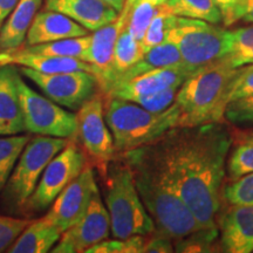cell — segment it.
<instances>
[{"instance_id":"cell-1","label":"cell","mask_w":253,"mask_h":253,"mask_svg":"<svg viewBox=\"0 0 253 253\" xmlns=\"http://www.w3.org/2000/svg\"><path fill=\"white\" fill-rule=\"evenodd\" d=\"M233 136L223 121L175 126L131 151L181 196L199 223L216 226ZM129 151V150H128Z\"/></svg>"},{"instance_id":"cell-2","label":"cell","mask_w":253,"mask_h":253,"mask_svg":"<svg viewBox=\"0 0 253 253\" xmlns=\"http://www.w3.org/2000/svg\"><path fill=\"white\" fill-rule=\"evenodd\" d=\"M123 154L126 163L134 171L136 188L157 231L175 240L205 227L196 219L181 196L149 164L131 150Z\"/></svg>"},{"instance_id":"cell-3","label":"cell","mask_w":253,"mask_h":253,"mask_svg":"<svg viewBox=\"0 0 253 253\" xmlns=\"http://www.w3.org/2000/svg\"><path fill=\"white\" fill-rule=\"evenodd\" d=\"M240 67H233L227 56L196 71L183 82L175 103L181 110L182 126L223 121L224 97Z\"/></svg>"},{"instance_id":"cell-4","label":"cell","mask_w":253,"mask_h":253,"mask_svg":"<svg viewBox=\"0 0 253 253\" xmlns=\"http://www.w3.org/2000/svg\"><path fill=\"white\" fill-rule=\"evenodd\" d=\"M104 118L112 131L116 151L144 147L167 131L182 126V114L176 103L161 113H153L130 101L108 97Z\"/></svg>"},{"instance_id":"cell-5","label":"cell","mask_w":253,"mask_h":253,"mask_svg":"<svg viewBox=\"0 0 253 253\" xmlns=\"http://www.w3.org/2000/svg\"><path fill=\"white\" fill-rule=\"evenodd\" d=\"M104 201L110 218V232L114 238L148 236L156 231L153 218L136 188L134 171L126 163L116 166L110 171Z\"/></svg>"},{"instance_id":"cell-6","label":"cell","mask_w":253,"mask_h":253,"mask_svg":"<svg viewBox=\"0 0 253 253\" xmlns=\"http://www.w3.org/2000/svg\"><path fill=\"white\" fill-rule=\"evenodd\" d=\"M167 40L175 43L183 62L197 68L232 52V31L197 19L177 17Z\"/></svg>"},{"instance_id":"cell-7","label":"cell","mask_w":253,"mask_h":253,"mask_svg":"<svg viewBox=\"0 0 253 253\" xmlns=\"http://www.w3.org/2000/svg\"><path fill=\"white\" fill-rule=\"evenodd\" d=\"M68 143V138L41 135L28 141L4 189L6 203L14 208H24L36 190L43 170Z\"/></svg>"},{"instance_id":"cell-8","label":"cell","mask_w":253,"mask_h":253,"mask_svg":"<svg viewBox=\"0 0 253 253\" xmlns=\"http://www.w3.org/2000/svg\"><path fill=\"white\" fill-rule=\"evenodd\" d=\"M19 71V69H18ZM17 86L20 94L25 130L34 135L72 138L77 135V114L34 91L17 74Z\"/></svg>"},{"instance_id":"cell-9","label":"cell","mask_w":253,"mask_h":253,"mask_svg":"<svg viewBox=\"0 0 253 253\" xmlns=\"http://www.w3.org/2000/svg\"><path fill=\"white\" fill-rule=\"evenodd\" d=\"M86 168V156L77 144L69 143L52 158L25 207L39 212L52 205L73 179Z\"/></svg>"},{"instance_id":"cell-10","label":"cell","mask_w":253,"mask_h":253,"mask_svg":"<svg viewBox=\"0 0 253 253\" xmlns=\"http://www.w3.org/2000/svg\"><path fill=\"white\" fill-rule=\"evenodd\" d=\"M18 67V66H17ZM19 72L30 79L41 91L61 107L79 110L100 88L99 81L93 73L77 71L45 74L33 69L20 67Z\"/></svg>"},{"instance_id":"cell-11","label":"cell","mask_w":253,"mask_h":253,"mask_svg":"<svg viewBox=\"0 0 253 253\" xmlns=\"http://www.w3.org/2000/svg\"><path fill=\"white\" fill-rule=\"evenodd\" d=\"M75 137L86 153L100 166H106L115 153L114 138L104 118L102 99L97 95L88 100L77 113Z\"/></svg>"},{"instance_id":"cell-12","label":"cell","mask_w":253,"mask_h":253,"mask_svg":"<svg viewBox=\"0 0 253 253\" xmlns=\"http://www.w3.org/2000/svg\"><path fill=\"white\" fill-rule=\"evenodd\" d=\"M110 218L100 192H95L89 207L80 219L65 232L52 249L53 253L84 252L97 243L109 238Z\"/></svg>"},{"instance_id":"cell-13","label":"cell","mask_w":253,"mask_h":253,"mask_svg":"<svg viewBox=\"0 0 253 253\" xmlns=\"http://www.w3.org/2000/svg\"><path fill=\"white\" fill-rule=\"evenodd\" d=\"M97 191L93 168L86 167L55 198L45 217L65 232L84 216Z\"/></svg>"},{"instance_id":"cell-14","label":"cell","mask_w":253,"mask_h":253,"mask_svg":"<svg viewBox=\"0 0 253 253\" xmlns=\"http://www.w3.org/2000/svg\"><path fill=\"white\" fill-rule=\"evenodd\" d=\"M199 68L183 62L181 65L154 69L129 80L119 82L113 86L107 95L108 97L130 101L132 97L140 95L154 94L168 88L181 87L183 82Z\"/></svg>"},{"instance_id":"cell-15","label":"cell","mask_w":253,"mask_h":253,"mask_svg":"<svg viewBox=\"0 0 253 253\" xmlns=\"http://www.w3.org/2000/svg\"><path fill=\"white\" fill-rule=\"evenodd\" d=\"M126 18L128 9L123 5L119 17L115 20L90 34L89 48L87 50L84 61L93 67L94 75L99 81L100 89H102L104 93H108L110 88L114 49L120 33L126 26Z\"/></svg>"},{"instance_id":"cell-16","label":"cell","mask_w":253,"mask_h":253,"mask_svg":"<svg viewBox=\"0 0 253 253\" xmlns=\"http://www.w3.org/2000/svg\"><path fill=\"white\" fill-rule=\"evenodd\" d=\"M219 220L220 246L227 253L253 252V204H230Z\"/></svg>"},{"instance_id":"cell-17","label":"cell","mask_w":253,"mask_h":253,"mask_svg":"<svg viewBox=\"0 0 253 253\" xmlns=\"http://www.w3.org/2000/svg\"><path fill=\"white\" fill-rule=\"evenodd\" d=\"M45 8L59 12L94 32L119 17V11L103 0H43Z\"/></svg>"},{"instance_id":"cell-18","label":"cell","mask_w":253,"mask_h":253,"mask_svg":"<svg viewBox=\"0 0 253 253\" xmlns=\"http://www.w3.org/2000/svg\"><path fill=\"white\" fill-rule=\"evenodd\" d=\"M18 72L14 65L0 66V136L26 131L17 86Z\"/></svg>"},{"instance_id":"cell-19","label":"cell","mask_w":253,"mask_h":253,"mask_svg":"<svg viewBox=\"0 0 253 253\" xmlns=\"http://www.w3.org/2000/svg\"><path fill=\"white\" fill-rule=\"evenodd\" d=\"M4 65L30 68L45 74L77 71H84L94 74L93 67L81 59L39 54V53L27 52L21 47L15 49L0 50V66Z\"/></svg>"},{"instance_id":"cell-20","label":"cell","mask_w":253,"mask_h":253,"mask_svg":"<svg viewBox=\"0 0 253 253\" xmlns=\"http://www.w3.org/2000/svg\"><path fill=\"white\" fill-rule=\"evenodd\" d=\"M88 32L81 25L59 12L42 9L38 12L27 32L26 45H40L69 38L87 36Z\"/></svg>"},{"instance_id":"cell-21","label":"cell","mask_w":253,"mask_h":253,"mask_svg":"<svg viewBox=\"0 0 253 253\" xmlns=\"http://www.w3.org/2000/svg\"><path fill=\"white\" fill-rule=\"evenodd\" d=\"M42 2L43 0H19L0 27V50L15 49L23 46Z\"/></svg>"},{"instance_id":"cell-22","label":"cell","mask_w":253,"mask_h":253,"mask_svg":"<svg viewBox=\"0 0 253 253\" xmlns=\"http://www.w3.org/2000/svg\"><path fill=\"white\" fill-rule=\"evenodd\" d=\"M62 231L46 217L31 221L20 233L9 253H46L50 252L59 242Z\"/></svg>"},{"instance_id":"cell-23","label":"cell","mask_w":253,"mask_h":253,"mask_svg":"<svg viewBox=\"0 0 253 253\" xmlns=\"http://www.w3.org/2000/svg\"><path fill=\"white\" fill-rule=\"evenodd\" d=\"M181 63H183V59L178 48L171 41L167 40L147 50L140 61L136 62L131 68L123 73L116 84L129 80V79L137 77V75L143 74V73L154 71V69L170 67V66L181 65Z\"/></svg>"},{"instance_id":"cell-24","label":"cell","mask_w":253,"mask_h":253,"mask_svg":"<svg viewBox=\"0 0 253 253\" xmlns=\"http://www.w3.org/2000/svg\"><path fill=\"white\" fill-rule=\"evenodd\" d=\"M144 49L141 41H138L126 28V24L116 40L115 49H114L112 77H110V88L118 82L120 77L131 68L136 62L144 55ZM108 90V91H109Z\"/></svg>"},{"instance_id":"cell-25","label":"cell","mask_w":253,"mask_h":253,"mask_svg":"<svg viewBox=\"0 0 253 253\" xmlns=\"http://www.w3.org/2000/svg\"><path fill=\"white\" fill-rule=\"evenodd\" d=\"M164 5L177 17L197 19L216 25L223 21L219 8L212 0H167Z\"/></svg>"},{"instance_id":"cell-26","label":"cell","mask_w":253,"mask_h":253,"mask_svg":"<svg viewBox=\"0 0 253 253\" xmlns=\"http://www.w3.org/2000/svg\"><path fill=\"white\" fill-rule=\"evenodd\" d=\"M89 43L90 34H87L84 37L69 38V39L52 41V42L40 43V45H26L21 48L32 53H39V54L52 56H63V58H77L84 61L87 50L89 48Z\"/></svg>"},{"instance_id":"cell-27","label":"cell","mask_w":253,"mask_h":253,"mask_svg":"<svg viewBox=\"0 0 253 253\" xmlns=\"http://www.w3.org/2000/svg\"><path fill=\"white\" fill-rule=\"evenodd\" d=\"M28 141V136L20 134L0 137V194L4 191L18 158Z\"/></svg>"},{"instance_id":"cell-28","label":"cell","mask_w":253,"mask_h":253,"mask_svg":"<svg viewBox=\"0 0 253 253\" xmlns=\"http://www.w3.org/2000/svg\"><path fill=\"white\" fill-rule=\"evenodd\" d=\"M125 6L128 9L126 28L136 39L141 41L161 5H154L149 1H144V0H137L134 2L126 0Z\"/></svg>"},{"instance_id":"cell-29","label":"cell","mask_w":253,"mask_h":253,"mask_svg":"<svg viewBox=\"0 0 253 253\" xmlns=\"http://www.w3.org/2000/svg\"><path fill=\"white\" fill-rule=\"evenodd\" d=\"M176 20L177 15L172 14L164 4L161 5L141 40L144 52L167 41L170 31L175 26Z\"/></svg>"},{"instance_id":"cell-30","label":"cell","mask_w":253,"mask_h":253,"mask_svg":"<svg viewBox=\"0 0 253 253\" xmlns=\"http://www.w3.org/2000/svg\"><path fill=\"white\" fill-rule=\"evenodd\" d=\"M226 164L227 175L232 182L253 172V135L249 134L236 145Z\"/></svg>"},{"instance_id":"cell-31","label":"cell","mask_w":253,"mask_h":253,"mask_svg":"<svg viewBox=\"0 0 253 253\" xmlns=\"http://www.w3.org/2000/svg\"><path fill=\"white\" fill-rule=\"evenodd\" d=\"M218 227H202L190 235L175 239V252H213V243L217 240Z\"/></svg>"},{"instance_id":"cell-32","label":"cell","mask_w":253,"mask_h":253,"mask_svg":"<svg viewBox=\"0 0 253 253\" xmlns=\"http://www.w3.org/2000/svg\"><path fill=\"white\" fill-rule=\"evenodd\" d=\"M145 236H131L126 239H104L97 243L86 253H143Z\"/></svg>"},{"instance_id":"cell-33","label":"cell","mask_w":253,"mask_h":253,"mask_svg":"<svg viewBox=\"0 0 253 253\" xmlns=\"http://www.w3.org/2000/svg\"><path fill=\"white\" fill-rule=\"evenodd\" d=\"M223 120L237 126H253V95L231 101L225 106Z\"/></svg>"},{"instance_id":"cell-34","label":"cell","mask_w":253,"mask_h":253,"mask_svg":"<svg viewBox=\"0 0 253 253\" xmlns=\"http://www.w3.org/2000/svg\"><path fill=\"white\" fill-rule=\"evenodd\" d=\"M251 95H253V65H246L239 68L230 82L224 97V107L231 101Z\"/></svg>"},{"instance_id":"cell-35","label":"cell","mask_w":253,"mask_h":253,"mask_svg":"<svg viewBox=\"0 0 253 253\" xmlns=\"http://www.w3.org/2000/svg\"><path fill=\"white\" fill-rule=\"evenodd\" d=\"M221 196L229 204H253V172L233 181Z\"/></svg>"},{"instance_id":"cell-36","label":"cell","mask_w":253,"mask_h":253,"mask_svg":"<svg viewBox=\"0 0 253 253\" xmlns=\"http://www.w3.org/2000/svg\"><path fill=\"white\" fill-rule=\"evenodd\" d=\"M179 87L175 88H168V89L157 91L154 94L140 95V96H135L130 100V102H134L142 108L149 110L153 113H161L172 106L176 100L177 91Z\"/></svg>"},{"instance_id":"cell-37","label":"cell","mask_w":253,"mask_h":253,"mask_svg":"<svg viewBox=\"0 0 253 253\" xmlns=\"http://www.w3.org/2000/svg\"><path fill=\"white\" fill-rule=\"evenodd\" d=\"M31 221L21 218L0 216V252L8 251Z\"/></svg>"},{"instance_id":"cell-38","label":"cell","mask_w":253,"mask_h":253,"mask_svg":"<svg viewBox=\"0 0 253 253\" xmlns=\"http://www.w3.org/2000/svg\"><path fill=\"white\" fill-rule=\"evenodd\" d=\"M212 1L219 8L225 26H231L242 20L244 0H212Z\"/></svg>"},{"instance_id":"cell-39","label":"cell","mask_w":253,"mask_h":253,"mask_svg":"<svg viewBox=\"0 0 253 253\" xmlns=\"http://www.w3.org/2000/svg\"><path fill=\"white\" fill-rule=\"evenodd\" d=\"M253 47V25L232 30V52L231 54H240Z\"/></svg>"},{"instance_id":"cell-40","label":"cell","mask_w":253,"mask_h":253,"mask_svg":"<svg viewBox=\"0 0 253 253\" xmlns=\"http://www.w3.org/2000/svg\"><path fill=\"white\" fill-rule=\"evenodd\" d=\"M172 238L164 235L162 232H158L151 237L149 240L145 242L143 252L147 253H171L175 252L173 250Z\"/></svg>"},{"instance_id":"cell-41","label":"cell","mask_w":253,"mask_h":253,"mask_svg":"<svg viewBox=\"0 0 253 253\" xmlns=\"http://www.w3.org/2000/svg\"><path fill=\"white\" fill-rule=\"evenodd\" d=\"M233 67H243L246 65H253V47L240 54L227 55Z\"/></svg>"},{"instance_id":"cell-42","label":"cell","mask_w":253,"mask_h":253,"mask_svg":"<svg viewBox=\"0 0 253 253\" xmlns=\"http://www.w3.org/2000/svg\"><path fill=\"white\" fill-rule=\"evenodd\" d=\"M18 1L19 0H0V27L4 24L9 13L13 11Z\"/></svg>"},{"instance_id":"cell-43","label":"cell","mask_w":253,"mask_h":253,"mask_svg":"<svg viewBox=\"0 0 253 253\" xmlns=\"http://www.w3.org/2000/svg\"><path fill=\"white\" fill-rule=\"evenodd\" d=\"M242 20L253 25V0H244L242 11Z\"/></svg>"},{"instance_id":"cell-44","label":"cell","mask_w":253,"mask_h":253,"mask_svg":"<svg viewBox=\"0 0 253 253\" xmlns=\"http://www.w3.org/2000/svg\"><path fill=\"white\" fill-rule=\"evenodd\" d=\"M103 1H106L107 4H109L110 6H113L114 8L116 9V11H121L123 5H125V1L126 0H103Z\"/></svg>"},{"instance_id":"cell-45","label":"cell","mask_w":253,"mask_h":253,"mask_svg":"<svg viewBox=\"0 0 253 253\" xmlns=\"http://www.w3.org/2000/svg\"><path fill=\"white\" fill-rule=\"evenodd\" d=\"M126 1L134 2V1H137V0H126ZM144 1H149V2H151V4H154V5H157V6H160V5H163V4H166V2H167V0H144Z\"/></svg>"},{"instance_id":"cell-46","label":"cell","mask_w":253,"mask_h":253,"mask_svg":"<svg viewBox=\"0 0 253 253\" xmlns=\"http://www.w3.org/2000/svg\"><path fill=\"white\" fill-rule=\"evenodd\" d=\"M250 134H251V135H253V130H252L251 132H250Z\"/></svg>"}]
</instances>
